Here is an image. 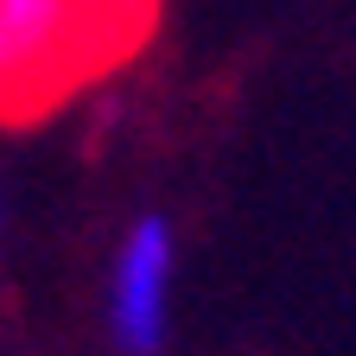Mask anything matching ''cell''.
I'll return each mask as SVG.
<instances>
[{
    "instance_id": "1",
    "label": "cell",
    "mask_w": 356,
    "mask_h": 356,
    "mask_svg": "<svg viewBox=\"0 0 356 356\" xmlns=\"http://www.w3.org/2000/svg\"><path fill=\"white\" fill-rule=\"evenodd\" d=\"M153 32V0H0V121H38Z\"/></svg>"
},
{
    "instance_id": "2",
    "label": "cell",
    "mask_w": 356,
    "mask_h": 356,
    "mask_svg": "<svg viewBox=\"0 0 356 356\" xmlns=\"http://www.w3.org/2000/svg\"><path fill=\"white\" fill-rule=\"evenodd\" d=\"M165 299H172V229H165V216H140L115 254V286H108L115 337L127 350H159L165 343Z\"/></svg>"
}]
</instances>
